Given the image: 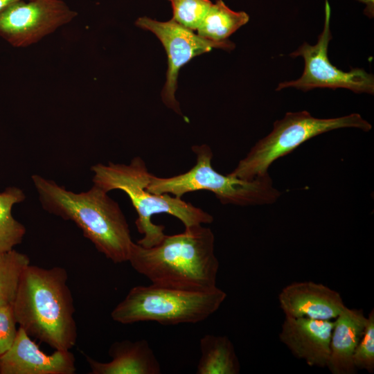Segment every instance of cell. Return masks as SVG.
Listing matches in <instances>:
<instances>
[{
    "label": "cell",
    "mask_w": 374,
    "mask_h": 374,
    "mask_svg": "<svg viewBox=\"0 0 374 374\" xmlns=\"http://www.w3.org/2000/svg\"><path fill=\"white\" fill-rule=\"evenodd\" d=\"M42 207L73 221L96 249L114 263L128 261L133 241L118 204L94 185L75 193L38 175L32 176Z\"/></svg>",
    "instance_id": "3"
},
{
    "label": "cell",
    "mask_w": 374,
    "mask_h": 374,
    "mask_svg": "<svg viewBox=\"0 0 374 374\" xmlns=\"http://www.w3.org/2000/svg\"><path fill=\"white\" fill-rule=\"evenodd\" d=\"M127 262L153 284L194 290L217 286L220 264L215 254V236L203 224L166 235L151 247L133 242Z\"/></svg>",
    "instance_id": "1"
},
{
    "label": "cell",
    "mask_w": 374,
    "mask_h": 374,
    "mask_svg": "<svg viewBox=\"0 0 374 374\" xmlns=\"http://www.w3.org/2000/svg\"><path fill=\"white\" fill-rule=\"evenodd\" d=\"M109 355L112 360L100 362L87 356L92 374H160L161 368L145 339L113 343Z\"/></svg>",
    "instance_id": "14"
},
{
    "label": "cell",
    "mask_w": 374,
    "mask_h": 374,
    "mask_svg": "<svg viewBox=\"0 0 374 374\" xmlns=\"http://www.w3.org/2000/svg\"><path fill=\"white\" fill-rule=\"evenodd\" d=\"M173 11L172 19L181 26L197 30L212 4L210 0H168Z\"/></svg>",
    "instance_id": "20"
},
{
    "label": "cell",
    "mask_w": 374,
    "mask_h": 374,
    "mask_svg": "<svg viewBox=\"0 0 374 374\" xmlns=\"http://www.w3.org/2000/svg\"><path fill=\"white\" fill-rule=\"evenodd\" d=\"M330 5L328 0H326L323 29L318 37L317 44L310 45L305 42L290 55L292 57H303L304 69L302 75L297 80L280 82L276 91L289 87L303 91L316 88H343L355 93H374L373 74L359 68L344 71L330 62L328 48L332 39L330 29Z\"/></svg>",
    "instance_id": "8"
},
{
    "label": "cell",
    "mask_w": 374,
    "mask_h": 374,
    "mask_svg": "<svg viewBox=\"0 0 374 374\" xmlns=\"http://www.w3.org/2000/svg\"><path fill=\"white\" fill-rule=\"evenodd\" d=\"M226 298L217 286L194 290L151 283L130 289L113 309L112 319L123 324L154 321L161 325L195 323L215 313Z\"/></svg>",
    "instance_id": "5"
},
{
    "label": "cell",
    "mask_w": 374,
    "mask_h": 374,
    "mask_svg": "<svg viewBox=\"0 0 374 374\" xmlns=\"http://www.w3.org/2000/svg\"><path fill=\"white\" fill-rule=\"evenodd\" d=\"M356 368L364 369L368 373L374 371V311L366 317L363 335L355 350L353 357Z\"/></svg>",
    "instance_id": "21"
},
{
    "label": "cell",
    "mask_w": 374,
    "mask_h": 374,
    "mask_svg": "<svg viewBox=\"0 0 374 374\" xmlns=\"http://www.w3.org/2000/svg\"><path fill=\"white\" fill-rule=\"evenodd\" d=\"M364 3H367L366 15L371 14V4L373 6V0H359Z\"/></svg>",
    "instance_id": "24"
},
{
    "label": "cell",
    "mask_w": 374,
    "mask_h": 374,
    "mask_svg": "<svg viewBox=\"0 0 374 374\" xmlns=\"http://www.w3.org/2000/svg\"><path fill=\"white\" fill-rule=\"evenodd\" d=\"M136 26L153 33L162 43L168 55L166 80L161 91L163 103L181 114L175 98L179 69L195 56L211 51L213 48L231 51L235 44L229 39L213 42L204 39L193 30L175 21H159L147 17L137 19Z\"/></svg>",
    "instance_id": "10"
},
{
    "label": "cell",
    "mask_w": 374,
    "mask_h": 374,
    "mask_svg": "<svg viewBox=\"0 0 374 374\" xmlns=\"http://www.w3.org/2000/svg\"><path fill=\"white\" fill-rule=\"evenodd\" d=\"M249 20L245 12L230 9L222 0L211 4L199 26L197 35L213 42H222Z\"/></svg>",
    "instance_id": "17"
},
{
    "label": "cell",
    "mask_w": 374,
    "mask_h": 374,
    "mask_svg": "<svg viewBox=\"0 0 374 374\" xmlns=\"http://www.w3.org/2000/svg\"><path fill=\"white\" fill-rule=\"evenodd\" d=\"M25 198L24 192L17 187H8L0 193V252L11 250L22 241L26 228L13 217L11 211L13 205Z\"/></svg>",
    "instance_id": "18"
},
{
    "label": "cell",
    "mask_w": 374,
    "mask_h": 374,
    "mask_svg": "<svg viewBox=\"0 0 374 374\" xmlns=\"http://www.w3.org/2000/svg\"><path fill=\"white\" fill-rule=\"evenodd\" d=\"M347 127L368 132L372 125L357 113L319 118L305 110L287 112L283 118L274 122L271 132L260 139L229 175L246 181L262 177L269 173L268 169L275 161L309 139L331 130Z\"/></svg>",
    "instance_id": "7"
},
{
    "label": "cell",
    "mask_w": 374,
    "mask_h": 374,
    "mask_svg": "<svg viewBox=\"0 0 374 374\" xmlns=\"http://www.w3.org/2000/svg\"><path fill=\"white\" fill-rule=\"evenodd\" d=\"M327 367L332 374H354L353 357L363 335L366 317L362 310L346 307L335 318Z\"/></svg>",
    "instance_id": "15"
},
{
    "label": "cell",
    "mask_w": 374,
    "mask_h": 374,
    "mask_svg": "<svg viewBox=\"0 0 374 374\" xmlns=\"http://www.w3.org/2000/svg\"><path fill=\"white\" fill-rule=\"evenodd\" d=\"M196 163L188 171L170 177L150 174L146 189L156 194H171L181 198L186 193L205 190L213 193L223 204L254 206L271 204L281 192L273 184L269 173L253 180L222 175L211 165L213 152L207 144L192 147Z\"/></svg>",
    "instance_id": "6"
},
{
    "label": "cell",
    "mask_w": 374,
    "mask_h": 374,
    "mask_svg": "<svg viewBox=\"0 0 374 374\" xmlns=\"http://www.w3.org/2000/svg\"><path fill=\"white\" fill-rule=\"evenodd\" d=\"M65 269L28 265L12 305L17 324L26 333L55 350L76 344L75 308Z\"/></svg>",
    "instance_id": "2"
},
{
    "label": "cell",
    "mask_w": 374,
    "mask_h": 374,
    "mask_svg": "<svg viewBox=\"0 0 374 374\" xmlns=\"http://www.w3.org/2000/svg\"><path fill=\"white\" fill-rule=\"evenodd\" d=\"M17 324L12 305L0 308V355L13 344L18 330Z\"/></svg>",
    "instance_id": "22"
},
{
    "label": "cell",
    "mask_w": 374,
    "mask_h": 374,
    "mask_svg": "<svg viewBox=\"0 0 374 374\" xmlns=\"http://www.w3.org/2000/svg\"><path fill=\"white\" fill-rule=\"evenodd\" d=\"M21 0H0V12L10 5Z\"/></svg>",
    "instance_id": "23"
},
{
    "label": "cell",
    "mask_w": 374,
    "mask_h": 374,
    "mask_svg": "<svg viewBox=\"0 0 374 374\" xmlns=\"http://www.w3.org/2000/svg\"><path fill=\"white\" fill-rule=\"evenodd\" d=\"M333 324L330 320L285 317L279 339L309 366L327 367Z\"/></svg>",
    "instance_id": "12"
},
{
    "label": "cell",
    "mask_w": 374,
    "mask_h": 374,
    "mask_svg": "<svg viewBox=\"0 0 374 374\" xmlns=\"http://www.w3.org/2000/svg\"><path fill=\"white\" fill-rule=\"evenodd\" d=\"M197 374H238L240 362L226 336L206 335L200 339Z\"/></svg>",
    "instance_id": "16"
},
{
    "label": "cell",
    "mask_w": 374,
    "mask_h": 374,
    "mask_svg": "<svg viewBox=\"0 0 374 374\" xmlns=\"http://www.w3.org/2000/svg\"><path fill=\"white\" fill-rule=\"evenodd\" d=\"M93 182L105 192L121 190L129 197L138 217L135 221L139 233L143 235L137 243L144 247L159 244L166 234L163 225L155 224L152 216L166 213L179 219L185 227L210 224L213 217L208 213L170 194H156L146 189L150 175L143 159L136 157L129 164L98 163L91 167Z\"/></svg>",
    "instance_id": "4"
},
{
    "label": "cell",
    "mask_w": 374,
    "mask_h": 374,
    "mask_svg": "<svg viewBox=\"0 0 374 374\" xmlns=\"http://www.w3.org/2000/svg\"><path fill=\"white\" fill-rule=\"evenodd\" d=\"M75 359L69 350L44 353L19 327L10 348L0 355V374H73Z\"/></svg>",
    "instance_id": "11"
},
{
    "label": "cell",
    "mask_w": 374,
    "mask_h": 374,
    "mask_svg": "<svg viewBox=\"0 0 374 374\" xmlns=\"http://www.w3.org/2000/svg\"><path fill=\"white\" fill-rule=\"evenodd\" d=\"M77 15L62 0H21L0 12V37L14 47H27Z\"/></svg>",
    "instance_id": "9"
},
{
    "label": "cell",
    "mask_w": 374,
    "mask_h": 374,
    "mask_svg": "<svg viewBox=\"0 0 374 374\" xmlns=\"http://www.w3.org/2000/svg\"><path fill=\"white\" fill-rule=\"evenodd\" d=\"M30 265L27 255L14 249L0 252V308L12 305L21 275Z\"/></svg>",
    "instance_id": "19"
},
{
    "label": "cell",
    "mask_w": 374,
    "mask_h": 374,
    "mask_svg": "<svg viewBox=\"0 0 374 374\" xmlns=\"http://www.w3.org/2000/svg\"><path fill=\"white\" fill-rule=\"evenodd\" d=\"M280 307L285 317L330 320L346 307L340 294L313 281L293 282L278 294Z\"/></svg>",
    "instance_id": "13"
}]
</instances>
